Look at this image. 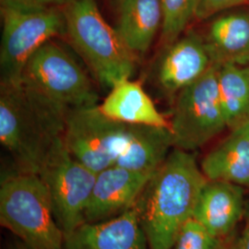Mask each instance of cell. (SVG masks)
<instances>
[{
	"mask_svg": "<svg viewBox=\"0 0 249 249\" xmlns=\"http://www.w3.org/2000/svg\"><path fill=\"white\" fill-rule=\"evenodd\" d=\"M207 181L190 151L170 152L137 201L150 249H171L182 226L193 218Z\"/></svg>",
	"mask_w": 249,
	"mask_h": 249,
	"instance_id": "cell-1",
	"label": "cell"
},
{
	"mask_svg": "<svg viewBox=\"0 0 249 249\" xmlns=\"http://www.w3.org/2000/svg\"><path fill=\"white\" fill-rule=\"evenodd\" d=\"M24 83L0 85V141L18 172L38 175L62 138L68 111Z\"/></svg>",
	"mask_w": 249,
	"mask_h": 249,
	"instance_id": "cell-2",
	"label": "cell"
},
{
	"mask_svg": "<svg viewBox=\"0 0 249 249\" xmlns=\"http://www.w3.org/2000/svg\"><path fill=\"white\" fill-rule=\"evenodd\" d=\"M62 8L67 35L99 82L111 89L117 82L129 79L136 55L117 30L107 23L96 0H68Z\"/></svg>",
	"mask_w": 249,
	"mask_h": 249,
	"instance_id": "cell-3",
	"label": "cell"
},
{
	"mask_svg": "<svg viewBox=\"0 0 249 249\" xmlns=\"http://www.w3.org/2000/svg\"><path fill=\"white\" fill-rule=\"evenodd\" d=\"M0 223L28 249H64L65 234L49 192L36 174L17 172L2 181Z\"/></svg>",
	"mask_w": 249,
	"mask_h": 249,
	"instance_id": "cell-4",
	"label": "cell"
},
{
	"mask_svg": "<svg viewBox=\"0 0 249 249\" xmlns=\"http://www.w3.org/2000/svg\"><path fill=\"white\" fill-rule=\"evenodd\" d=\"M2 39L0 73L2 84L21 82L27 62L45 43L67 35L63 9L1 8Z\"/></svg>",
	"mask_w": 249,
	"mask_h": 249,
	"instance_id": "cell-5",
	"label": "cell"
},
{
	"mask_svg": "<svg viewBox=\"0 0 249 249\" xmlns=\"http://www.w3.org/2000/svg\"><path fill=\"white\" fill-rule=\"evenodd\" d=\"M218 70L213 64L177 95L170 121L175 148L195 151L228 129L219 94Z\"/></svg>",
	"mask_w": 249,
	"mask_h": 249,
	"instance_id": "cell-6",
	"label": "cell"
},
{
	"mask_svg": "<svg viewBox=\"0 0 249 249\" xmlns=\"http://www.w3.org/2000/svg\"><path fill=\"white\" fill-rule=\"evenodd\" d=\"M21 82L68 109L96 106L98 101L87 74L52 40L29 59Z\"/></svg>",
	"mask_w": 249,
	"mask_h": 249,
	"instance_id": "cell-7",
	"label": "cell"
},
{
	"mask_svg": "<svg viewBox=\"0 0 249 249\" xmlns=\"http://www.w3.org/2000/svg\"><path fill=\"white\" fill-rule=\"evenodd\" d=\"M38 176L45 183L56 222L65 235L85 223L97 174L76 160L59 138L53 143Z\"/></svg>",
	"mask_w": 249,
	"mask_h": 249,
	"instance_id": "cell-8",
	"label": "cell"
},
{
	"mask_svg": "<svg viewBox=\"0 0 249 249\" xmlns=\"http://www.w3.org/2000/svg\"><path fill=\"white\" fill-rule=\"evenodd\" d=\"M127 124L105 116L98 106L68 111L63 140L72 156L92 172L115 165L124 145Z\"/></svg>",
	"mask_w": 249,
	"mask_h": 249,
	"instance_id": "cell-9",
	"label": "cell"
},
{
	"mask_svg": "<svg viewBox=\"0 0 249 249\" xmlns=\"http://www.w3.org/2000/svg\"><path fill=\"white\" fill-rule=\"evenodd\" d=\"M153 174L117 165L101 171L96 176L85 211V223L109 221L130 210L137 203Z\"/></svg>",
	"mask_w": 249,
	"mask_h": 249,
	"instance_id": "cell-10",
	"label": "cell"
},
{
	"mask_svg": "<svg viewBox=\"0 0 249 249\" xmlns=\"http://www.w3.org/2000/svg\"><path fill=\"white\" fill-rule=\"evenodd\" d=\"M165 48L158 66L157 80L161 89L170 95H178L213 65L203 35L194 30L182 35Z\"/></svg>",
	"mask_w": 249,
	"mask_h": 249,
	"instance_id": "cell-11",
	"label": "cell"
},
{
	"mask_svg": "<svg viewBox=\"0 0 249 249\" xmlns=\"http://www.w3.org/2000/svg\"><path fill=\"white\" fill-rule=\"evenodd\" d=\"M64 249H150L137 203L102 223H84L65 235Z\"/></svg>",
	"mask_w": 249,
	"mask_h": 249,
	"instance_id": "cell-12",
	"label": "cell"
},
{
	"mask_svg": "<svg viewBox=\"0 0 249 249\" xmlns=\"http://www.w3.org/2000/svg\"><path fill=\"white\" fill-rule=\"evenodd\" d=\"M203 37L214 65H249V9L239 7L214 16Z\"/></svg>",
	"mask_w": 249,
	"mask_h": 249,
	"instance_id": "cell-13",
	"label": "cell"
},
{
	"mask_svg": "<svg viewBox=\"0 0 249 249\" xmlns=\"http://www.w3.org/2000/svg\"><path fill=\"white\" fill-rule=\"evenodd\" d=\"M244 213V187L228 182L208 180L193 218L214 235L228 239Z\"/></svg>",
	"mask_w": 249,
	"mask_h": 249,
	"instance_id": "cell-14",
	"label": "cell"
},
{
	"mask_svg": "<svg viewBox=\"0 0 249 249\" xmlns=\"http://www.w3.org/2000/svg\"><path fill=\"white\" fill-rule=\"evenodd\" d=\"M200 168L209 181L249 188V122L230 133L205 155Z\"/></svg>",
	"mask_w": 249,
	"mask_h": 249,
	"instance_id": "cell-15",
	"label": "cell"
},
{
	"mask_svg": "<svg viewBox=\"0 0 249 249\" xmlns=\"http://www.w3.org/2000/svg\"><path fill=\"white\" fill-rule=\"evenodd\" d=\"M174 147L170 128L127 124L122 151L115 165L153 174L166 160Z\"/></svg>",
	"mask_w": 249,
	"mask_h": 249,
	"instance_id": "cell-16",
	"label": "cell"
},
{
	"mask_svg": "<svg viewBox=\"0 0 249 249\" xmlns=\"http://www.w3.org/2000/svg\"><path fill=\"white\" fill-rule=\"evenodd\" d=\"M98 107L108 118L123 124L170 128V121L160 114L139 81L124 79L117 82Z\"/></svg>",
	"mask_w": 249,
	"mask_h": 249,
	"instance_id": "cell-17",
	"label": "cell"
},
{
	"mask_svg": "<svg viewBox=\"0 0 249 249\" xmlns=\"http://www.w3.org/2000/svg\"><path fill=\"white\" fill-rule=\"evenodd\" d=\"M116 30L124 45L137 55L146 53L162 26L160 0H123Z\"/></svg>",
	"mask_w": 249,
	"mask_h": 249,
	"instance_id": "cell-18",
	"label": "cell"
},
{
	"mask_svg": "<svg viewBox=\"0 0 249 249\" xmlns=\"http://www.w3.org/2000/svg\"><path fill=\"white\" fill-rule=\"evenodd\" d=\"M218 88L228 129L249 122V65L219 67Z\"/></svg>",
	"mask_w": 249,
	"mask_h": 249,
	"instance_id": "cell-19",
	"label": "cell"
},
{
	"mask_svg": "<svg viewBox=\"0 0 249 249\" xmlns=\"http://www.w3.org/2000/svg\"><path fill=\"white\" fill-rule=\"evenodd\" d=\"M199 0H160L162 26L160 40L166 47L178 40L196 17Z\"/></svg>",
	"mask_w": 249,
	"mask_h": 249,
	"instance_id": "cell-20",
	"label": "cell"
},
{
	"mask_svg": "<svg viewBox=\"0 0 249 249\" xmlns=\"http://www.w3.org/2000/svg\"><path fill=\"white\" fill-rule=\"evenodd\" d=\"M229 239L214 235L191 218L182 226L171 249H223Z\"/></svg>",
	"mask_w": 249,
	"mask_h": 249,
	"instance_id": "cell-21",
	"label": "cell"
},
{
	"mask_svg": "<svg viewBox=\"0 0 249 249\" xmlns=\"http://www.w3.org/2000/svg\"><path fill=\"white\" fill-rule=\"evenodd\" d=\"M248 3L249 0H199L195 18L210 19L223 11L243 7Z\"/></svg>",
	"mask_w": 249,
	"mask_h": 249,
	"instance_id": "cell-22",
	"label": "cell"
},
{
	"mask_svg": "<svg viewBox=\"0 0 249 249\" xmlns=\"http://www.w3.org/2000/svg\"><path fill=\"white\" fill-rule=\"evenodd\" d=\"M68 0H0L1 8L37 9L64 7Z\"/></svg>",
	"mask_w": 249,
	"mask_h": 249,
	"instance_id": "cell-23",
	"label": "cell"
},
{
	"mask_svg": "<svg viewBox=\"0 0 249 249\" xmlns=\"http://www.w3.org/2000/svg\"><path fill=\"white\" fill-rule=\"evenodd\" d=\"M237 249H249V212L245 228L242 231L240 237L238 238Z\"/></svg>",
	"mask_w": 249,
	"mask_h": 249,
	"instance_id": "cell-24",
	"label": "cell"
},
{
	"mask_svg": "<svg viewBox=\"0 0 249 249\" xmlns=\"http://www.w3.org/2000/svg\"><path fill=\"white\" fill-rule=\"evenodd\" d=\"M237 248H238V238L230 237V239L228 240L223 249H237Z\"/></svg>",
	"mask_w": 249,
	"mask_h": 249,
	"instance_id": "cell-25",
	"label": "cell"
},
{
	"mask_svg": "<svg viewBox=\"0 0 249 249\" xmlns=\"http://www.w3.org/2000/svg\"><path fill=\"white\" fill-rule=\"evenodd\" d=\"M12 249H28L26 247L22 244V243H17L16 245H15V247L13 248Z\"/></svg>",
	"mask_w": 249,
	"mask_h": 249,
	"instance_id": "cell-26",
	"label": "cell"
},
{
	"mask_svg": "<svg viewBox=\"0 0 249 249\" xmlns=\"http://www.w3.org/2000/svg\"><path fill=\"white\" fill-rule=\"evenodd\" d=\"M112 1H113V3L115 4V6H116V7H119L123 0H112Z\"/></svg>",
	"mask_w": 249,
	"mask_h": 249,
	"instance_id": "cell-27",
	"label": "cell"
}]
</instances>
